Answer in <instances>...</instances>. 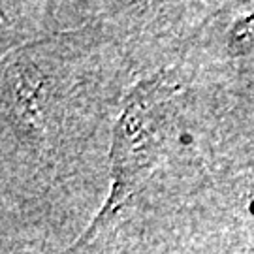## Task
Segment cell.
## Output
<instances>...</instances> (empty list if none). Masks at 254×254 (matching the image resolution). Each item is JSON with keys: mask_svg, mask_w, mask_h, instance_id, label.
<instances>
[{"mask_svg": "<svg viewBox=\"0 0 254 254\" xmlns=\"http://www.w3.org/2000/svg\"><path fill=\"white\" fill-rule=\"evenodd\" d=\"M175 92L177 87L166 79V73H156L134 87V91L128 94L111 147V194L94 222L75 241L70 253H75L89 243L98 230L143 187L158 162V115L154 111L162 109L166 100Z\"/></svg>", "mask_w": 254, "mask_h": 254, "instance_id": "obj_1", "label": "cell"}, {"mask_svg": "<svg viewBox=\"0 0 254 254\" xmlns=\"http://www.w3.org/2000/svg\"><path fill=\"white\" fill-rule=\"evenodd\" d=\"M254 46V13L247 15L245 19H239L232 30L230 38V49L236 55L245 53L247 49Z\"/></svg>", "mask_w": 254, "mask_h": 254, "instance_id": "obj_2", "label": "cell"}]
</instances>
